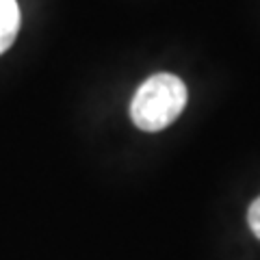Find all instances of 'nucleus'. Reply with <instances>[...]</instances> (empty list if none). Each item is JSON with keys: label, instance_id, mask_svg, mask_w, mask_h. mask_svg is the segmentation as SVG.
<instances>
[{"label": "nucleus", "instance_id": "1", "mask_svg": "<svg viewBox=\"0 0 260 260\" xmlns=\"http://www.w3.org/2000/svg\"><path fill=\"white\" fill-rule=\"evenodd\" d=\"M186 104V87L174 74H154L137 89L130 104V117L135 126L145 133H158L167 128Z\"/></svg>", "mask_w": 260, "mask_h": 260}, {"label": "nucleus", "instance_id": "2", "mask_svg": "<svg viewBox=\"0 0 260 260\" xmlns=\"http://www.w3.org/2000/svg\"><path fill=\"white\" fill-rule=\"evenodd\" d=\"M20 7L15 0H0V54L7 52L20 30Z\"/></svg>", "mask_w": 260, "mask_h": 260}, {"label": "nucleus", "instance_id": "3", "mask_svg": "<svg viewBox=\"0 0 260 260\" xmlns=\"http://www.w3.org/2000/svg\"><path fill=\"white\" fill-rule=\"evenodd\" d=\"M247 223L251 228V232L256 234V239H260V198L251 202V206L247 210Z\"/></svg>", "mask_w": 260, "mask_h": 260}]
</instances>
